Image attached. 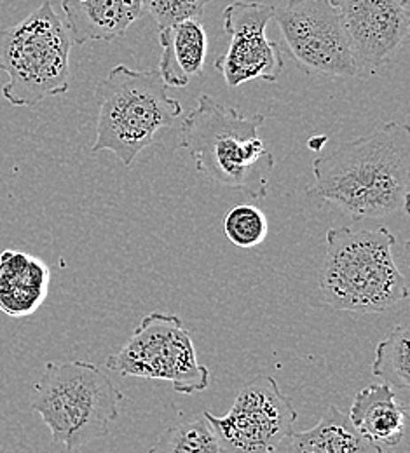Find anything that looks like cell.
Here are the masks:
<instances>
[{"instance_id":"7c38bea8","label":"cell","mask_w":410,"mask_h":453,"mask_svg":"<svg viewBox=\"0 0 410 453\" xmlns=\"http://www.w3.org/2000/svg\"><path fill=\"white\" fill-rule=\"evenodd\" d=\"M61 7L75 46L122 37L143 14L142 0H63Z\"/></svg>"},{"instance_id":"7a4b0ae2","label":"cell","mask_w":410,"mask_h":453,"mask_svg":"<svg viewBox=\"0 0 410 453\" xmlns=\"http://www.w3.org/2000/svg\"><path fill=\"white\" fill-rule=\"evenodd\" d=\"M264 120L262 113L244 117L235 107L201 95L182 122L176 149L187 150L206 178L260 201L267 197L275 168V156L259 134Z\"/></svg>"},{"instance_id":"8992f818","label":"cell","mask_w":410,"mask_h":453,"mask_svg":"<svg viewBox=\"0 0 410 453\" xmlns=\"http://www.w3.org/2000/svg\"><path fill=\"white\" fill-rule=\"evenodd\" d=\"M70 51V34L53 4L44 0L25 19L0 32V72L9 77L4 98L14 107H34L66 93Z\"/></svg>"},{"instance_id":"d6986e66","label":"cell","mask_w":410,"mask_h":453,"mask_svg":"<svg viewBox=\"0 0 410 453\" xmlns=\"http://www.w3.org/2000/svg\"><path fill=\"white\" fill-rule=\"evenodd\" d=\"M224 234L237 248H255L269 234V222L262 210L253 204H239L224 217Z\"/></svg>"},{"instance_id":"8fae6325","label":"cell","mask_w":410,"mask_h":453,"mask_svg":"<svg viewBox=\"0 0 410 453\" xmlns=\"http://www.w3.org/2000/svg\"><path fill=\"white\" fill-rule=\"evenodd\" d=\"M350 37L360 72H377L409 35V0H330Z\"/></svg>"},{"instance_id":"4fadbf2b","label":"cell","mask_w":410,"mask_h":453,"mask_svg":"<svg viewBox=\"0 0 410 453\" xmlns=\"http://www.w3.org/2000/svg\"><path fill=\"white\" fill-rule=\"evenodd\" d=\"M352 426L379 449H395L407 433V403L400 401L388 384H372L352 399Z\"/></svg>"},{"instance_id":"2e32d148","label":"cell","mask_w":410,"mask_h":453,"mask_svg":"<svg viewBox=\"0 0 410 453\" xmlns=\"http://www.w3.org/2000/svg\"><path fill=\"white\" fill-rule=\"evenodd\" d=\"M287 453H386L368 441L350 420L348 413L330 404L311 429L293 431Z\"/></svg>"},{"instance_id":"5b68a950","label":"cell","mask_w":410,"mask_h":453,"mask_svg":"<svg viewBox=\"0 0 410 453\" xmlns=\"http://www.w3.org/2000/svg\"><path fill=\"white\" fill-rule=\"evenodd\" d=\"M122 393L89 361H50L35 384L32 410L68 452L109 436Z\"/></svg>"},{"instance_id":"9a60e30c","label":"cell","mask_w":410,"mask_h":453,"mask_svg":"<svg viewBox=\"0 0 410 453\" xmlns=\"http://www.w3.org/2000/svg\"><path fill=\"white\" fill-rule=\"evenodd\" d=\"M159 75L168 88H187L203 73L208 57V35L199 19H187L159 30Z\"/></svg>"},{"instance_id":"5bb4252c","label":"cell","mask_w":410,"mask_h":453,"mask_svg":"<svg viewBox=\"0 0 410 453\" xmlns=\"http://www.w3.org/2000/svg\"><path fill=\"white\" fill-rule=\"evenodd\" d=\"M50 267L37 257L5 250L0 253V311L11 318L34 314L50 291Z\"/></svg>"},{"instance_id":"ac0fdd59","label":"cell","mask_w":410,"mask_h":453,"mask_svg":"<svg viewBox=\"0 0 410 453\" xmlns=\"http://www.w3.org/2000/svg\"><path fill=\"white\" fill-rule=\"evenodd\" d=\"M149 453H220L217 438L205 417L168 427Z\"/></svg>"},{"instance_id":"6da1fadb","label":"cell","mask_w":410,"mask_h":453,"mask_svg":"<svg viewBox=\"0 0 410 453\" xmlns=\"http://www.w3.org/2000/svg\"><path fill=\"white\" fill-rule=\"evenodd\" d=\"M307 196L339 206L354 222L409 213L410 129L388 122L313 163Z\"/></svg>"},{"instance_id":"ba28073f","label":"cell","mask_w":410,"mask_h":453,"mask_svg":"<svg viewBox=\"0 0 410 453\" xmlns=\"http://www.w3.org/2000/svg\"><path fill=\"white\" fill-rule=\"evenodd\" d=\"M220 453H276L295 431L298 411L276 379L257 375L243 384L224 417L205 410Z\"/></svg>"},{"instance_id":"277c9868","label":"cell","mask_w":410,"mask_h":453,"mask_svg":"<svg viewBox=\"0 0 410 453\" xmlns=\"http://www.w3.org/2000/svg\"><path fill=\"white\" fill-rule=\"evenodd\" d=\"M95 96L98 122L91 154L112 152L124 166H131L156 134L182 115V105L170 96L159 70L118 65L98 82Z\"/></svg>"},{"instance_id":"9c48e42d","label":"cell","mask_w":410,"mask_h":453,"mask_svg":"<svg viewBox=\"0 0 410 453\" xmlns=\"http://www.w3.org/2000/svg\"><path fill=\"white\" fill-rule=\"evenodd\" d=\"M285 44L306 73L358 77L360 66L344 25L330 0H287L275 7Z\"/></svg>"},{"instance_id":"3957f363","label":"cell","mask_w":410,"mask_h":453,"mask_svg":"<svg viewBox=\"0 0 410 453\" xmlns=\"http://www.w3.org/2000/svg\"><path fill=\"white\" fill-rule=\"evenodd\" d=\"M397 237L386 226L327 232V251L320 271V291L336 311L383 314L409 296L393 248Z\"/></svg>"},{"instance_id":"e0dca14e","label":"cell","mask_w":410,"mask_h":453,"mask_svg":"<svg viewBox=\"0 0 410 453\" xmlns=\"http://www.w3.org/2000/svg\"><path fill=\"white\" fill-rule=\"evenodd\" d=\"M409 347V325H398L386 339L379 342L375 361L372 365L374 377H379L393 391H402L406 395L410 389Z\"/></svg>"},{"instance_id":"30bf717a","label":"cell","mask_w":410,"mask_h":453,"mask_svg":"<svg viewBox=\"0 0 410 453\" xmlns=\"http://www.w3.org/2000/svg\"><path fill=\"white\" fill-rule=\"evenodd\" d=\"M273 14V5L251 0H237L224 9L222 19L229 46L226 55L215 61V68L229 88L248 81L276 82L282 77L283 50L266 34Z\"/></svg>"},{"instance_id":"52a82bcc","label":"cell","mask_w":410,"mask_h":453,"mask_svg":"<svg viewBox=\"0 0 410 453\" xmlns=\"http://www.w3.org/2000/svg\"><path fill=\"white\" fill-rule=\"evenodd\" d=\"M105 366L122 377L166 380L176 395L192 396L208 389L212 373L197 361L189 330L175 314L151 312Z\"/></svg>"},{"instance_id":"ffe728a7","label":"cell","mask_w":410,"mask_h":453,"mask_svg":"<svg viewBox=\"0 0 410 453\" xmlns=\"http://www.w3.org/2000/svg\"><path fill=\"white\" fill-rule=\"evenodd\" d=\"M210 2L212 0H142L143 11L158 23V32L187 19H199Z\"/></svg>"}]
</instances>
